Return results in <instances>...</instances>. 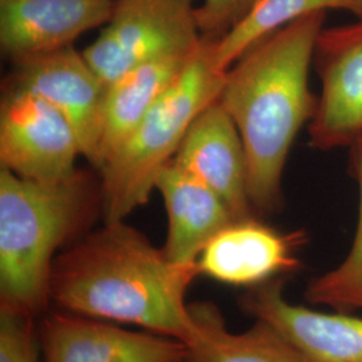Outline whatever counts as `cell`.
Instances as JSON below:
<instances>
[{
  "label": "cell",
  "mask_w": 362,
  "mask_h": 362,
  "mask_svg": "<svg viewBox=\"0 0 362 362\" xmlns=\"http://www.w3.org/2000/svg\"><path fill=\"white\" fill-rule=\"evenodd\" d=\"M199 275L197 264L172 262L163 247L125 221L104 223L54 260L50 308L188 345L197 324L187 294Z\"/></svg>",
  "instance_id": "obj_1"
},
{
  "label": "cell",
  "mask_w": 362,
  "mask_h": 362,
  "mask_svg": "<svg viewBox=\"0 0 362 362\" xmlns=\"http://www.w3.org/2000/svg\"><path fill=\"white\" fill-rule=\"evenodd\" d=\"M326 13L300 18L252 45L224 74L218 97L246 151L248 194L259 212L282 203V177L298 133L310 124L318 97L309 83Z\"/></svg>",
  "instance_id": "obj_2"
},
{
  "label": "cell",
  "mask_w": 362,
  "mask_h": 362,
  "mask_svg": "<svg viewBox=\"0 0 362 362\" xmlns=\"http://www.w3.org/2000/svg\"><path fill=\"white\" fill-rule=\"evenodd\" d=\"M100 187L79 172L39 182L0 168V309L39 320L57 257L101 215Z\"/></svg>",
  "instance_id": "obj_3"
},
{
  "label": "cell",
  "mask_w": 362,
  "mask_h": 362,
  "mask_svg": "<svg viewBox=\"0 0 362 362\" xmlns=\"http://www.w3.org/2000/svg\"><path fill=\"white\" fill-rule=\"evenodd\" d=\"M214 42L203 38L180 76L98 169L104 223L125 221L149 202L157 175L173 160L194 118L218 100L226 71L214 64Z\"/></svg>",
  "instance_id": "obj_4"
},
{
  "label": "cell",
  "mask_w": 362,
  "mask_h": 362,
  "mask_svg": "<svg viewBox=\"0 0 362 362\" xmlns=\"http://www.w3.org/2000/svg\"><path fill=\"white\" fill-rule=\"evenodd\" d=\"M196 0H115L101 34L83 57L106 86L156 58L191 54L203 42Z\"/></svg>",
  "instance_id": "obj_5"
},
{
  "label": "cell",
  "mask_w": 362,
  "mask_h": 362,
  "mask_svg": "<svg viewBox=\"0 0 362 362\" xmlns=\"http://www.w3.org/2000/svg\"><path fill=\"white\" fill-rule=\"evenodd\" d=\"M82 156L77 133L55 106L38 95L4 89L0 105V164L19 177L62 182L76 177Z\"/></svg>",
  "instance_id": "obj_6"
},
{
  "label": "cell",
  "mask_w": 362,
  "mask_h": 362,
  "mask_svg": "<svg viewBox=\"0 0 362 362\" xmlns=\"http://www.w3.org/2000/svg\"><path fill=\"white\" fill-rule=\"evenodd\" d=\"M6 89L38 95L55 106L77 133L82 156L95 168L107 86L73 46L13 62Z\"/></svg>",
  "instance_id": "obj_7"
},
{
  "label": "cell",
  "mask_w": 362,
  "mask_h": 362,
  "mask_svg": "<svg viewBox=\"0 0 362 362\" xmlns=\"http://www.w3.org/2000/svg\"><path fill=\"white\" fill-rule=\"evenodd\" d=\"M313 64L321 95L309 124L310 146L350 148L362 134V18L321 31Z\"/></svg>",
  "instance_id": "obj_8"
},
{
  "label": "cell",
  "mask_w": 362,
  "mask_h": 362,
  "mask_svg": "<svg viewBox=\"0 0 362 362\" xmlns=\"http://www.w3.org/2000/svg\"><path fill=\"white\" fill-rule=\"evenodd\" d=\"M42 362H182L187 346L146 330L49 309L38 320Z\"/></svg>",
  "instance_id": "obj_9"
},
{
  "label": "cell",
  "mask_w": 362,
  "mask_h": 362,
  "mask_svg": "<svg viewBox=\"0 0 362 362\" xmlns=\"http://www.w3.org/2000/svg\"><path fill=\"white\" fill-rule=\"evenodd\" d=\"M278 278L248 288L240 308L274 327L305 362H362V317L294 305Z\"/></svg>",
  "instance_id": "obj_10"
},
{
  "label": "cell",
  "mask_w": 362,
  "mask_h": 362,
  "mask_svg": "<svg viewBox=\"0 0 362 362\" xmlns=\"http://www.w3.org/2000/svg\"><path fill=\"white\" fill-rule=\"evenodd\" d=\"M299 233H281L255 216L235 220L212 238L197 266L202 275L224 285L252 288L300 266Z\"/></svg>",
  "instance_id": "obj_11"
},
{
  "label": "cell",
  "mask_w": 362,
  "mask_h": 362,
  "mask_svg": "<svg viewBox=\"0 0 362 362\" xmlns=\"http://www.w3.org/2000/svg\"><path fill=\"white\" fill-rule=\"evenodd\" d=\"M172 161L219 194L236 220L254 216L245 145L218 100L194 118Z\"/></svg>",
  "instance_id": "obj_12"
},
{
  "label": "cell",
  "mask_w": 362,
  "mask_h": 362,
  "mask_svg": "<svg viewBox=\"0 0 362 362\" xmlns=\"http://www.w3.org/2000/svg\"><path fill=\"white\" fill-rule=\"evenodd\" d=\"M115 0H0V47L13 62L58 52L105 26Z\"/></svg>",
  "instance_id": "obj_13"
},
{
  "label": "cell",
  "mask_w": 362,
  "mask_h": 362,
  "mask_svg": "<svg viewBox=\"0 0 362 362\" xmlns=\"http://www.w3.org/2000/svg\"><path fill=\"white\" fill-rule=\"evenodd\" d=\"M168 216L165 255L179 264H197L215 235L236 220L215 191L172 160L155 182Z\"/></svg>",
  "instance_id": "obj_14"
},
{
  "label": "cell",
  "mask_w": 362,
  "mask_h": 362,
  "mask_svg": "<svg viewBox=\"0 0 362 362\" xmlns=\"http://www.w3.org/2000/svg\"><path fill=\"white\" fill-rule=\"evenodd\" d=\"M194 52L148 61L107 86L95 168L100 169L105 160L128 137L145 113L180 76Z\"/></svg>",
  "instance_id": "obj_15"
},
{
  "label": "cell",
  "mask_w": 362,
  "mask_h": 362,
  "mask_svg": "<svg viewBox=\"0 0 362 362\" xmlns=\"http://www.w3.org/2000/svg\"><path fill=\"white\" fill-rule=\"evenodd\" d=\"M197 334L185 345L182 362H305L270 325L255 320L242 333L227 329L221 311L211 302L191 303Z\"/></svg>",
  "instance_id": "obj_16"
},
{
  "label": "cell",
  "mask_w": 362,
  "mask_h": 362,
  "mask_svg": "<svg viewBox=\"0 0 362 362\" xmlns=\"http://www.w3.org/2000/svg\"><path fill=\"white\" fill-rule=\"evenodd\" d=\"M327 10H344L362 18V0H259L236 26L214 42V64L220 71H227L259 40L300 18Z\"/></svg>",
  "instance_id": "obj_17"
},
{
  "label": "cell",
  "mask_w": 362,
  "mask_h": 362,
  "mask_svg": "<svg viewBox=\"0 0 362 362\" xmlns=\"http://www.w3.org/2000/svg\"><path fill=\"white\" fill-rule=\"evenodd\" d=\"M350 167L358 185V218L349 252L342 262L313 279L306 298L313 305L362 310V134L350 145Z\"/></svg>",
  "instance_id": "obj_18"
},
{
  "label": "cell",
  "mask_w": 362,
  "mask_h": 362,
  "mask_svg": "<svg viewBox=\"0 0 362 362\" xmlns=\"http://www.w3.org/2000/svg\"><path fill=\"white\" fill-rule=\"evenodd\" d=\"M0 362H42L38 320L0 309Z\"/></svg>",
  "instance_id": "obj_19"
},
{
  "label": "cell",
  "mask_w": 362,
  "mask_h": 362,
  "mask_svg": "<svg viewBox=\"0 0 362 362\" xmlns=\"http://www.w3.org/2000/svg\"><path fill=\"white\" fill-rule=\"evenodd\" d=\"M259 0H203L197 6V25L203 38L218 40L236 26Z\"/></svg>",
  "instance_id": "obj_20"
}]
</instances>
